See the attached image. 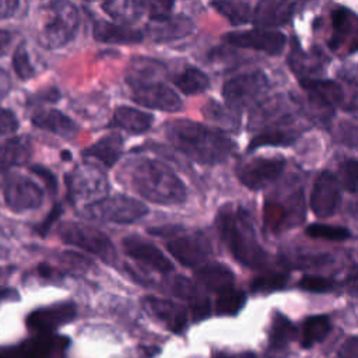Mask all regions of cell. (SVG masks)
Wrapping results in <instances>:
<instances>
[{"label":"cell","mask_w":358,"mask_h":358,"mask_svg":"<svg viewBox=\"0 0 358 358\" xmlns=\"http://www.w3.org/2000/svg\"><path fill=\"white\" fill-rule=\"evenodd\" d=\"M306 235L315 239H324L331 242H341L347 241L352 236L351 231L345 227L338 225H327V224H310L305 229Z\"/></svg>","instance_id":"obj_37"},{"label":"cell","mask_w":358,"mask_h":358,"mask_svg":"<svg viewBox=\"0 0 358 358\" xmlns=\"http://www.w3.org/2000/svg\"><path fill=\"white\" fill-rule=\"evenodd\" d=\"M129 183L143 199L162 206L182 204L187 197L182 179L166 164L152 158L131 164Z\"/></svg>","instance_id":"obj_3"},{"label":"cell","mask_w":358,"mask_h":358,"mask_svg":"<svg viewBox=\"0 0 358 358\" xmlns=\"http://www.w3.org/2000/svg\"><path fill=\"white\" fill-rule=\"evenodd\" d=\"M11 42V34L6 29H0V49L6 48Z\"/></svg>","instance_id":"obj_54"},{"label":"cell","mask_w":358,"mask_h":358,"mask_svg":"<svg viewBox=\"0 0 358 358\" xmlns=\"http://www.w3.org/2000/svg\"><path fill=\"white\" fill-rule=\"evenodd\" d=\"M6 204L15 213H24L41 207L43 201V190L32 179L13 173L7 178L4 186Z\"/></svg>","instance_id":"obj_13"},{"label":"cell","mask_w":358,"mask_h":358,"mask_svg":"<svg viewBox=\"0 0 358 358\" xmlns=\"http://www.w3.org/2000/svg\"><path fill=\"white\" fill-rule=\"evenodd\" d=\"M20 123L14 112L10 109L0 108V138L11 136L17 131Z\"/></svg>","instance_id":"obj_44"},{"label":"cell","mask_w":358,"mask_h":358,"mask_svg":"<svg viewBox=\"0 0 358 358\" xmlns=\"http://www.w3.org/2000/svg\"><path fill=\"white\" fill-rule=\"evenodd\" d=\"M173 83L186 95L201 94L210 87L208 76L193 66L186 67L179 76L173 78Z\"/></svg>","instance_id":"obj_32"},{"label":"cell","mask_w":358,"mask_h":358,"mask_svg":"<svg viewBox=\"0 0 358 358\" xmlns=\"http://www.w3.org/2000/svg\"><path fill=\"white\" fill-rule=\"evenodd\" d=\"M92 34H94V38L102 43L133 45L144 39V34L140 29L131 28L129 25L102 21V20L95 21Z\"/></svg>","instance_id":"obj_23"},{"label":"cell","mask_w":358,"mask_h":358,"mask_svg":"<svg viewBox=\"0 0 358 358\" xmlns=\"http://www.w3.org/2000/svg\"><path fill=\"white\" fill-rule=\"evenodd\" d=\"M76 315L77 309L73 302H59L31 312L27 317V326L41 334H50L57 327L71 322Z\"/></svg>","instance_id":"obj_16"},{"label":"cell","mask_w":358,"mask_h":358,"mask_svg":"<svg viewBox=\"0 0 358 358\" xmlns=\"http://www.w3.org/2000/svg\"><path fill=\"white\" fill-rule=\"evenodd\" d=\"M63 242L78 246L98 257L105 263L112 264L116 260V249L110 239L99 229L77 222H66L59 228Z\"/></svg>","instance_id":"obj_6"},{"label":"cell","mask_w":358,"mask_h":358,"mask_svg":"<svg viewBox=\"0 0 358 358\" xmlns=\"http://www.w3.org/2000/svg\"><path fill=\"white\" fill-rule=\"evenodd\" d=\"M166 250L186 267L200 266L211 255L210 242L203 234L178 236L166 242Z\"/></svg>","instance_id":"obj_15"},{"label":"cell","mask_w":358,"mask_h":358,"mask_svg":"<svg viewBox=\"0 0 358 358\" xmlns=\"http://www.w3.org/2000/svg\"><path fill=\"white\" fill-rule=\"evenodd\" d=\"M13 66H14V70L17 73V76L21 78V80H29L35 76V69L29 60V55H28V50L27 48L21 43L15 52H14V57H13Z\"/></svg>","instance_id":"obj_40"},{"label":"cell","mask_w":358,"mask_h":358,"mask_svg":"<svg viewBox=\"0 0 358 358\" xmlns=\"http://www.w3.org/2000/svg\"><path fill=\"white\" fill-rule=\"evenodd\" d=\"M340 178L345 190L350 193L357 192V161L354 158L345 159L340 164Z\"/></svg>","instance_id":"obj_43"},{"label":"cell","mask_w":358,"mask_h":358,"mask_svg":"<svg viewBox=\"0 0 358 358\" xmlns=\"http://www.w3.org/2000/svg\"><path fill=\"white\" fill-rule=\"evenodd\" d=\"M299 288L308 291V292H316V294H323V292H330L334 289L336 282L331 278L322 277V275H303L299 282Z\"/></svg>","instance_id":"obj_41"},{"label":"cell","mask_w":358,"mask_h":358,"mask_svg":"<svg viewBox=\"0 0 358 358\" xmlns=\"http://www.w3.org/2000/svg\"><path fill=\"white\" fill-rule=\"evenodd\" d=\"M18 8V1L15 0H0V20L11 17Z\"/></svg>","instance_id":"obj_51"},{"label":"cell","mask_w":358,"mask_h":358,"mask_svg":"<svg viewBox=\"0 0 358 358\" xmlns=\"http://www.w3.org/2000/svg\"><path fill=\"white\" fill-rule=\"evenodd\" d=\"M31 120L36 127L55 133L63 138H73L80 131L78 124L57 109H39L32 113Z\"/></svg>","instance_id":"obj_22"},{"label":"cell","mask_w":358,"mask_h":358,"mask_svg":"<svg viewBox=\"0 0 358 358\" xmlns=\"http://www.w3.org/2000/svg\"><path fill=\"white\" fill-rule=\"evenodd\" d=\"M210 4L234 25H241L250 20V6L245 1H211Z\"/></svg>","instance_id":"obj_36"},{"label":"cell","mask_w":358,"mask_h":358,"mask_svg":"<svg viewBox=\"0 0 358 358\" xmlns=\"http://www.w3.org/2000/svg\"><path fill=\"white\" fill-rule=\"evenodd\" d=\"M123 150V138L120 134L112 133L102 138H99L96 143H94L91 147L83 151V157L85 159H96L106 168H112L119 158L122 157Z\"/></svg>","instance_id":"obj_25"},{"label":"cell","mask_w":358,"mask_h":358,"mask_svg":"<svg viewBox=\"0 0 358 358\" xmlns=\"http://www.w3.org/2000/svg\"><path fill=\"white\" fill-rule=\"evenodd\" d=\"M165 134L179 152L203 165L227 161L236 147L224 133L189 119L166 122Z\"/></svg>","instance_id":"obj_1"},{"label":"cell","mask_w":358,"mask_h":358,"mask_svg":"<svg viewBox=\"0 0 358 358\" xmlns=\"http://www.w3.org/2000/svg\"><path fill=\"white\" fill-rule=\"evenodd\" d=\"M69 345V338L39 334L13 345L0 347V358H53Z\"/></svg>","instance_id":"obj_10"},{"label":"cell","mask_w":358,"mask_h":358,"mask_svg":"<svg viewBox=\"0 0 358 358\" xmlns=\"http://www.w3.org/2000/svg\"><path fill=\"white\" fill-rule=\"evenodd\" d=\"M152 122H154V116L151 113L143 112L133 106L122 105L115 109L110 126L123 129L130 133L140 134L147 131L151 127Z\"/></svg>","instance_id":"obj_26"},{"label":"cell","mask_w":358,"mask_h":358,"mask_svg":"<svg viewBox=\"0 0 358 358\" xmlns=\"http://www.w3.org/2000/svg\"><path fill=\"white\" fill-rule=\"evenodd\" d=\"M224 358H227V357H224Z\"/></svg>","instance_id":"obj_56"},{"label":"cell","mask_w":358,"mask_h":358,"mask_svg":"<svg viewBox=\"0 0 358 358\" xmlns=\"http://www.w3.org/2000/svg\"><path fill=\"white\" fill-rule=\"evenodd\" d=\"M357 15L344 7H337L331 11V27L333 35L329 39V48L331 50H338L340 46L345 43V41L352 36L355 39L357 29Z\"/></svg>","instance_id":"obj_29"},{"label":"cell","mask_w":358,"mask_h":358,"mask_svg":"<svg viewBox=\"0 0 358 358\" xmlns=\"http://www.w3.org/2000/svg\"><path fill=\"white\" fill-rule=\"evenodd\" d=\"M299 137V131L295 130L294 127L289 126V123H284L280 122L266 127L264 130H262L260 133H257L249 143L248 150L253 151L259 147H264V145H291L296 138Z\"/></svg>","instance_id":"obj_28"},{"label":"cell","mask_w":358,"mask_h":358,"mask_svg":"<svg viewBox=\"0 0 358 358\" xmlns=\"http://www.w3.org/2000/svg\"><path fill=\"white\" fill-rule=\"evenodd\" d=\"M122 246L127 256L155 271L166 274L173 270V264L169 262V259L155 245L140 238L138 235H129L123 238Z\"/></svg>","instance_id":"obj_17"},{"label":"cell","mask_w":358,"mask_h":358,"mask_svg":"<svg viewBox=\"0 0 358 358\" xmlns=\"http://www.w3.org/2000/svg\"><path fill=\"white\" fill-rule=\"evenodd\" d=\"M31 154L32 145L27 136L8 138L0 144V172L27 164L31 158Z\"/></svg>","instance_id":"obj_27"},{"label":"cell","mask_w":358,"mask_h":358,"mask_svg":"<svg viewBox=\"0 0 358 358\" xmlns=\"http://www.w3.org/2000/svg\"><path fill=\"white\" fill-rule=\"evenodd\" d=\"M330 331V319L326 315H313L306 317L302 326L301 345L303 348H310L315 344L326 338Z\"/></svg>","instance_id":"obj_33"},{"label":"cell","mask_w":358,"mask_h":358,"mask_svg":"<svg viewBox=\"0 0 358 358\" xmlns=\"http://www.w3.org/2000/svg\"><path fill=\"white\" fill-rule=\"evenodd\" d=\"M62 213H63V207H62V204L56 203V204L52 207V210L49 211L48 217H46V218L39 224V225H36L35 231L38 232V235H41V236H46V234L49 232L50 227H52V225L59 220V217L62 215Z\"/></svg>","instance_id":"obj_45"},{"label":"cell","mask_w":358,"mask_h":358,"mask_svg":"<svg viewBox=\"0 0 358 358\" xmlns=\"http://www.w3.org/2000/svg\"><path fill=\"white\" fill-rule=\"evenodd\" d=\"M288 275L278 271H267L255 277L250 282V289L253 292H273L285 287Z\"/></svg>","instance_id":"obj_38"},{"label":"cell","mask_w":358,"mask_h":358,"mask_svg":"<svg viewBox=\"0 0 358 358\" xmlns=\"http://www.w3.org/2000/svg\"><path fill=\"white\" fill-rule=\"evenodd\" d=\"M147 214L148 207L144 203L126 194L105 196L80 210V215L87 220L116 224H131Z\"/></svg>","instance_id":"obj_4"},{"label":"cell","mask_w":358,"mask_h":358,"mask_svg":"<svg viewBox=\"0 0 358 358\" xmlns=\"http://www.w3.org/2000/svg\"><path fill=\"white\" fill-rule=\"evenodd\" d=\"M190 312H192L193 320L206 319L211 313V303H210L208 298L201 295L199 299L192 302L190 303Z\"/></svg>","instance_id":"obj_46"},{"label":"cell","mask_w":358,"mask_h":358,"mask_svg":"<svg viewBox=\"0 0 358 358\" xmlns=\"http://www.w3.org/2000/svg\"><path fill=\"white\" fill-rule=\"evenodd\" d=\"M196 280L208 291L221 294L234 288L235 275L232 270L222 263H207L200 266L196 273Z\"/></svg>","instance_id":"obj_24"},{"label":"cell","mask_w":358,"mask_h":358,"mask_svg":"<svg viewBox=\"0 0 358 358\" xmlns=\"http://www.w3.org/2000/svg\"><path fill=\"white\" fill-rule=\"evenodd\" d=\"M234 112L235 110H229L227 112L224 109V106H221L218 102L215 101H210L207 102L204 106H203V115L207 120L210 122H214L217 124H224V126H229V127H234L238 122H235V117H234Z\"/></svg>","instance_id":"obj_39"},{"label":"cell","mask_w":358,"mask_h":358,"mask_svg":"<svg viewBox=\"0 0 358 358\" xmlns=\"http://www.w3.org/2000/svg\"><path fill=\"white\" fill-rule=\"evenodd\" d=\"M165 73V66L151 57H136L130 62L126 71V83L141 84L152 83L155 78L161 77Z\"/></svg>","instance_id":"obj_30"},{"label":"cell","mask_w":358,"mask_h":358,"mask_svg":"<svg viewBox=\"0 0 358 358\" xmlns=\"http://www.w3.org/2000/svg\"><path fill=\"white\" fill-rule=\"evenodd\" d=\"M268 90V78L263 71H252L236 76L222 85V96L227 106L241 110L253 105Z\"/></svg>","instance_id":"obj_7"},{"label":"cell","mask_w":358,"mask_h":358,"mask_svg":"<svg viewBox=\"0 0 358 358\" xmlns=\"http://www.w3.org/2000/svg\"><path fill=\"white\" fill-rule=\"evenodd\" d=\"M103 10L122 25L137 21L147 8L145 1H108L102 4Z\"/></svg>","instance_id":"obj_31"},{"label":"cell","mask_w":358,"mask_h":358,"mask_svg":"<svg viewBox=\"0 0 358 358\" xmlns=\"http://www.w3.org/2000/svg\"><path fill=\"white\" fill-rule=\"evenodd\" d=\"M296 329L291 320L280 312H275L270 326V348L282 350L289 341L295 338Z\"/></svg>","instance_id":"obj_34"},{"label":"cell","mask_w":358,"mask_h":358,"mask_svg":"<svg viewBox=\"0 0 358 358\" xmlns=\"http://www.w3.org/2000/svg\"><path fill=\"white\" fill-rule=\"evenodd\" d=\"M215 224L222 242L241 264L260 268L267 264L268 255L257 241L252 220L242 207L225 204L220 208Z\"/></svg>","instance_id":"obj_2"},{"label":"cell","mask_w":358,"mask_h":358,"mask_svg":"<svg viewBox=\"0 0 358 358\" xmlns=\"http://www.w3.org/2000/svg\"><path fill=\"white\" fill-rule=\"evenodd\" d=\"M301 87L308 92L309 99L319 108L334 109L344 101V92L340 84L326 78H301Z\"/></svg>","instance_id":"obj_19"},{"label":"cell","mask_w":358,"mask_h":358,"mask_svg":"<svg viewBox=\"0 0 358 358\" xmlns=\"http://www.w3.org/2000/svg\"><path fill=\"white\" fill-rule=\"evenodd\" d=\"M60 94L57 91V88H50L46 90L45 92H38L36 95H34L31 98V103H38V102H56L59 99Z\"/></svg>","instance_id":"obj_50"},{"label":"cell","mask_w":358,"mask_h":358,"mask_svg":"<svg viewBox=\"0 0 358 358\" xmlns=\"http://www.w3.org/2000/svg\"><path fill=\"white\" fill-rule=\"evenodd\" d=\"M340 182L330 171H323L315 179L310 193V208L319 218L331 217L340 204Z\"/></svg>","instance_id":"obj_14"},{"label":"cell","mask_w":358,"mask_h":358,"mask_svg":"<svg viewBox=\"0 0 358 358\" xmlns=\"http://www.w3.org/2000/svg\"><path fill=\"white\" fill-rule=\"evenodd\" d=\"M143 306L150 315L165 323L173 333H182L187 326V313L178 303L157 296H145L143 298Z\"/></svg>","instance_id":"obj_20"},{"label":"cell","mask_w":358,"mask_h":358,"mask_svg":"<svg viewBox=\"0 0 358 358\" xmlns=\"http://www.w3.org/2000/svg\"><path fill=\"white\" fill-rule=\"evenodd\" d=\"M11 88V80L10 76L7 74V71H4L3 69H0V99L4 98L8 91Z\"/></svg>","instance_id":"obj_52"},{"label":"cell","mask_w":358,"mask_h":358,"mask_svg":"<svg viewBox=\"0 0 358 358\" xmlns=\"http://www.w3.org/2000/svg\"><path fill=\"white\" fill-rule=\"evenodd\" d=\"M18 299V292L13 288H0V302Z\"/></svg>","instance_id":"obj_53"},{"label":"cell","mask_w":358,"mask_h":358,"mask_svg":"<svg viewBox=\"0 0 358 358\" xmlns=\"http://www.w3.org/2000/svg\"><path fill=\"white\" fill-rule=\"evenodd\" d=\"M31 171H32L34 173H36V175L46 183L48 189H49L52 193H56V190H57V180H56V176H55L49 169H46V168H43V166L35 165V166L31 168Z\"/></svg>","instance_id":"obj_47"},{"label":"cell","mask_w":358,"mask_h":358,"mask_svg":"<svg viewBox=\"0 0 358 358\" xmlns=\"http://www.w3.org/2000/svg\"><path fill=\"white\" fill-rule=\"evenodd\" d=\"M292 1H259L250 14L253 24L259 27H277L287 24L295 11Z\"/></svg>","instance_id":"obj_21"},{"label":"cell","mask_w":358,"mask_h":358,"mask_svg":"<svg viewBox=\"0 0 358 358\" xmlns=\"http://www.w3.org/2000/svg\"><path fill=\"white\" fill-rule=\"evenodd\" d=\"M246 292L242 289H227L218 294L215 302V313L220 316H234L236 315L246 303Z\"/></svg>","instance_id":"obj_35"},{"label":"cell","mask_w":358,"mask_h":358,"mask_svg":"<svg viewBox=\"0 0 358 358\" xmlns=\"http://www.w3.org/2000/svg\"><path fill=\"white\" fill-rule=\"evenodd\" d=\"M66 186L69 200L76 204L81 200L96 201L98 197L106 192L108 182L101 171L94 166H87L84 169L77 168L66 175ZM90 204V203H88Z\"/></svg>","instance_id":"obj_8"},{"label":"cell","mask_w":358,"mask_h":358,"mask_svg":"<svg viewBox=\"0 0 358 358\" xmlns=\"http://www.w3.org/2000/svg\"><path fill=\"white\" fill-rule=\"evenodd\" d=\"M172 291H173L175 295H178L179 298L187 299L190 303L201 296L199 294L196 285L190 280H187L186 277H182V275H178V277L173 278Z\"/></svg>","instance_id":"obj_42"},{"label":"cell","mask_w":358,"mask_h":358,"mask_svg":"<svg viewBox=\"0 0 358 358\" xmlns=\"http://www.w3.org/2000/svg\"><path fill=\"white\" fill-rule=\"evenodd\" d=\"M194 25L190 18L185 15H161L150 18L145 32L155 42H169L180 39L193 32Z\"/></svg>","instance_id":"obj_18"},{"label":"cell","mask_w":358,"mask_h":358,"mask_svg":"<svg viewBox=\"0 0 358 358\" xmlns=\"http://www.w3.org/2000/svg\"><path fill=\"white\" fill-rule=\"evenodd\" d=\"M62 155H63L62 158H63L64 161H70V159H71V154H70L69 151H63V152H62Z\"/></svg>","instance_id":"obj_55"},{"label":"cell","mask_w":358,"mask_h":358,"mask_svg":"<svg viewBox=\"0 0 358 358\" xmlns=\"http://www.w3.org/2000/svg\"><path fill=\"white\" fill-rule=\"evenodd\" d=\"M222 41L236 48H248L275 56L282 52L287 38L280 31L255 28L249 31L227 32L225 35H222Z\"/></svg>","instance_id":"obj_11"},{"label":"cell","mask_w":358,"mask_h":358,"mask_svg":"<svg viewBox=\"0 0 358 358\" xmlns=\"http://www.w3.org/2000/svg\"><path fill=\"white\" fill-rule=\"evenodd\" d=\"M357 355H358L357 337H350L340 348V358H357Z\"/></svg>","instance_id":"obj_49"},{"label":"cell","mask_w":358,"mask_h":358,"mask_svg":"<svg viewBox=\"0 0 358 358\" xmlns=\"http://www.w3.org/2000/svg\"><path fill=\"white\" fill-rule=\"evenodd\" d=\"M131 98L136 103L162 112H178L182 109L180 96L161 81L131 84Z\"/></svg>","instance_id":"obj_12"},{"label":"cell","mask_w":358,"mask_h":358,"mask_svg":"<svg viewBox=\"0 0 358 358\" xmlns=\"http://www.w3.org/2000/svg\"><path fill=\"white\" fill-rule=\"evenodd\" d=\"M78 21V10L73 3H50L48 6V18L39 31V43L46 49L64 46L74 38Z\"/></svg>","instance_id":"obj_5"},{"label":"cell","mask_w":358,"mask_h":358,"mask_svg":"<svg viewBox=\"0 0 358 358\" xmlns=\"http://www.w3.org/2000/svg\"><path fill=\"white\" fill-rule=\"evenodd\" d=\"M180 231H183V227L178 225V224H168V225H161V227L148 229V232L151 235H158V236H175Z\"/></svg>","instance_id":"obj_48"},{"label":"cell","mask_w":358,"mask_h":358,"mask_svg":"<svg viewBox=\"0 0 358 358\" xmlns=\"http://www.w3.org/2000/svg\"><path fill=\"white\" fill-rule=\"evenodd\" d=\"M285 159L281 157H257L236 169L239 182L250 190H260L273 183L284 171Z\"/></svg>","instance_id":"obj_9"}]
</instances>
